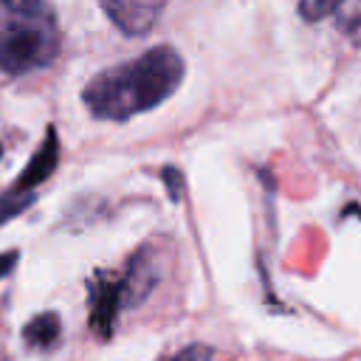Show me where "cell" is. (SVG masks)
<instances>
[{
	"label": "cell",
	"mask_w": 361,
	"mask_h": 361,
	"mask_svg": "<svg viewBox=\"0 0 361 361\" xmlns=\"http://www.w3.org/2000/svg\"><path fill=\"white\" fill-rule=\"evenodd\" d=\"M186 65L172 45H155L127 62L99 71L82 90L93 118L127 121L166 102L183 82Z\"/></svg>",
	"instance_id": "1"
},
{
	"label": "cell",
	"mask_w": 361,
	"mask_h": 361,
	"mask_svg": "<svg viewBox=\"0 0 361 361\" xmlns=\"http://www.w3.org/2000/svg\"><path fill=\"white\" fill-rule=\"evenodd\" d=\"M59 54L56 11L39 0L0 3V71L11 76L48 68Z\"/></svg>",
	"instance_id": "2"
},
{
	"label": "cell",
	"mask_w": 361,
	"mask_h": 361,
	"mask_svg": "<svg viewBox=\"0 0 361 361\" xmlns=\"http://www.w3.org/2000/svg\"><path fill=\"white\" fill-rule=\"evenodd\" d=\"M133 293L124 279V274L99 271L93 279H87V322L99 338H110L116 330L118 313L124 307H133Z\"/></svg>",
	"instance_id": "3"
},
{
	"label": "cell",
	"mask_w": 361,
	"mask_h": 361,
	"mask_svg": "<svg viewBox=\"0 0 361 361\" xmlns=\"http://www.w3.org/2000/svg\"><path fill=\"white\" fill-rule=\"evenodd\" d=\"M102 11L124 34L141 37V34H147L152 28V23L158 20V14L164 11V3H147V0H135V3H102Z\"/></svg>",
	"instance_id": "4"
},
{
	"label": "cell",
	"mask_w": 361,
	"mask_h": 361,
	"mask_svg": "<svg viewBox=\"0 0 361 361\" xmlns=\"http://www.w3.org/2000/svg\"><path fill=\"white\" fill-rule=\"evenodd\" d=\"M56 158H59V141H56V130L51 127L45 141L39 144V149L31 155L28 166L20 172L17 183H14V192H31V186L42 183L56 169Z\"/></svg>",
	"instance_id": "5"
},
{
	"label": "cell",
	"mask_w": 361,
	"mask_h": 361,
	"mask_svg": "<svg viewBox=\"0 0 361 361\" xmlns=\"http://www.w3.org/2000/svg\"><path fill=\"white\" fill-rule=\"evenodd\" d=\"M59 316L56 313H37L25 327H23V341L34 350H45V347H54L56 338H59Z\"/></svg>",
	"instance_id": "6"
},
{
	"label": "cell",
	"mask_w": 361,
	"mask_h": 361,
	"mask_svg": "<svg viewBox=\"0 0 361 361\" xmlns=\"http://www.w3.org/2000/svg\"><path fill=\"white\" fill-rule=\"evenodd\" d=\"M336 23H338L341 34H347L353 42L361 45V3H338Z\"/></svg>",
	"instance_id": "7"
},
{
	"label": "cell",
	"mask_w": 361,
	"mask_h": 361,
	"mask_svg": "<svg viewBox=\"0 0 361 361\" xmlns=\"http://www.w3.org/2000/svg\"><path fill=\"white\" fill-rule=\"evenodd\" d=\"M31 203H34V192H14L11 189V192L0 195V226L14 220L17 214H23Z\"/></svg>",
	"instance_id": "8"
},
{
	"label": "cell",
	"mask_w": 361,
	"mask_h": 361,
	"mask_svg": "<svg viewBox=\"0 0 361 361\" xmlns=\"http://www.w3.org/2000/svg\"><path fill=\"white\" fill-rule=\"evenodd\" d=\"M336 8H338V3H333V0H305V3H299V14L310 23H319L322 17L336 14Z\"/></svg>",
	"instance_id": "9"
},
{
	"label": "cell",
	"mask_w": 361,
	"mask_h": 361,
	"mask_svg": "<svg viewBox=\"0 0 361 361\" xmlns=\"http://www.w3.org/2000/svg\"><path fill=\"white\" fill-rule=\"evenodd\" d=\"M169 361H212V347H206V344H189L180 353H175Z\"/></svg>",
	"instance_id": "10"
},
{
	"label": "cell",
	"mask_w": 361,
	"mask_h": 361,
	"mask_svg": "<svg viewBox=\"0 0 361 361\" xmlns=\"http://www.w3.org/2000/svg\"><path fill=\"white\" fill-rule=\"evenodd\" d=\"M17 259H20V254H17V251H6V254H0V279H3V276H8V274L14 271Z\"/></svg>",
	"instance_id": "11"
},
{
	"label": "cell",
	"mask_w": 361,
	"mask_h": 361,
	"mask_svg": "<svg viewBox=\"0 0 361 361\" xmlns=\"http://www.w3.org/2000/svg\"><path fill=\"white\" fill-rule=\"evenodd\" d=\"M0 155H3V144H0Z\"/></svg>",
	"instance_id": "12"
}]
</instances>
